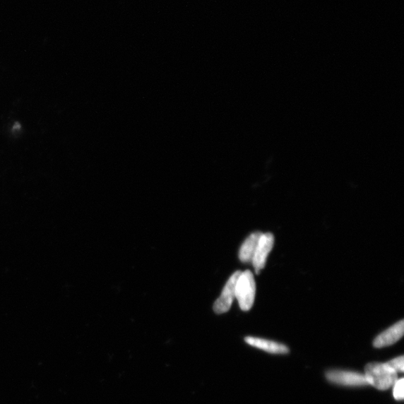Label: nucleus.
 <instances>
[{"instance_id": "nucleus-10", "label": "nucleus", "mask_w": 404, "mask_h": 404, "mask_svg": "<svg viewBox=\"0 0 404 404\" xmlns=\"http://www.w3.org/2000/svg\"><path fill=\"white\" fill-rule=\"evenodd\" d=\"M393 396L394 398L397 400H402L404 398V380L403 378L400 379V380H397L395 384L393 385Z\"/></svg>"}, {"instance_id": "nucleus-8", "label": "nucleus", "mask_w": 404, "mask_h": 404, "mask_svg": "<svg viewBox=\"0 0 404 404\" xmlns=\"http://www.w3.org/2000/svg\"><path fill=\"white\" fill-rule=\"evenodd\" d=\"M261 234L260 232H254L246 239L239 251V260L244 263L252 261Z\"/></svg>"}, {"instance_id": "nucleus-7", "label": "nucleus", "mask_w": 404, "mask_h": 404, "mask_svg": "<svg viewBox=\"0 0 404 404\" xmlns=\"http://www.w3.org/2000/svg\"><path fill=\"white\" fill-rule=\"evenodd\" d=\"M245 342L250 346L272 353V355H286L289 352L287 346L270 340L249 336L245 338Z\"/></svg>"}, {"instance_id": "nucleus-4", "label": "nucleus", "mask_w": 404, "mask_h": 404, "mask_svg": "<svg viewBox=\"0 0 404 404\" xmlns=\"http://www.w3.org/2000/svg\"><path fill=\"white\" fill-rule=\"evenodd\" d=\"M274 242L275 237L272 233H262L251 261L257 274H259L260 271L264 268L270 252L273 248Z\"/></svg>"}, {"instance_id": "nucleus-5", "label": "nucleus", "mask_w": 404, "mask_h": 404, "mask_svg": "<svg viewBox=\"0 0 404 404\" xmlns=\"http://www.w3.org/2000/svg\"><path fill=\"white\" fill-rule=\"evenodd\" d=\"M242 271L235 272L225 284L220 297L214 302L213 310L217 314L228 311L235 298V287L239 274Z\"/></svg>"}, {"instance_id": "nucleus-1", "label": "nucleus", "mask_w": 404, "mask_h": 404, "mask_svg": "<svg viewBox=\"0 0 404 404\" xmlns=\"http://www.w3.org/2000/svg\"><path fill=\"white\" fill-rule=\"evenodd\" d=\"M364 376L369 385L381 391L393 386L398 380V374L387 363L368 364L365 366Z\"/></svg>"}, {"instance_id": "nucleus-9", "label": "nucleus", "mask_w": 404, "mask_h": 404, "mask_svg": "<svg viewBox=\"0 0 404 404\" xmlns=\"http://www.w3.org/2000/svg\"><path fill=\"white\" fill-rule=\"evenodd\" d=\"M391 369H393L397 374L403 373L404 371V358L403 356L397 357L393 360L386 362Z\"/></svg>"}, {"instance_id": "nucleus-3", "label": "nucleus", "mask_w": 404, "mask_h": 404, "mask_svg": "<svg viewBox=\"0 0 404 404\" xmlns=\"http://www.w3.org/2000/svg\"><path fill=\"white\" fill-rule=\"evenodd\" d=\"M327 380L331 383L349 387H361L369 386L363 374L349 371L333 370L326 374Z\"/></svg>"}, {"instance_id": "nucleus-6", "label": "nucleus", "mask_w": 404, "mask_h": 404, "mask_svg": "<svg viewBox=\"0 0 404 404\" xmlns=\"http://www.w3.org/2000/svg\"><path fill=\"white\" fill-rule=\"evenodd\" d=\"M403 333L404 321L402 320L379 335L374 340V346L376 348H382L393 345L398 342Z\"/></svg>"}, {"instance_id": "nucleus-2", "label": "nucleus", "mask_w": 404, "mask_h": 404, "mask_svg": "<svg viewBox=\"0 0 404 404\" xmlns=\"http://www.w3.org/2000/svg\"><path fill=\"white\" fill-rule=\"evenodd\" d=\"M256 285L254 275L250 271L239 274L235 287V298L239 308L244 311L250 310L254 304Z\"/></svg>"}]
</instances>
